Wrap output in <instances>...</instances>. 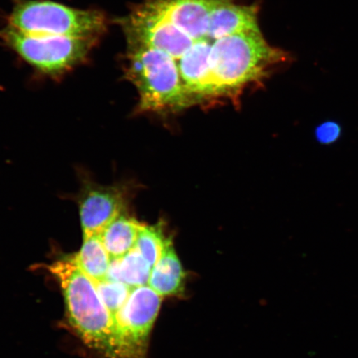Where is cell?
<instances>
[{
	"label": "cell",
	"instance_id": "6da1fadb",
	"mask_svg": "<svg viewBox=\"0 0 358 358\" xmlns=\"http://www.w3.org/2000/svg\"><path fill=\"white\" fill-rule=\"evenodd\" d=\"M48 268L59 282L70 323L85 343L107 358H124L113 317L95 281L78 266L73 255Z\"/></svg>",
	"mask_w": 358,
	"mask_h": 358
},
{
	"label": "cell",
	"instance_id": "9c48e42d",
	"mask_svg": "<svg viewBox=\"0 0 358 358\" xmlns=\"http://www.w3.org/2000/svg\"><path fill=\"white\" fill-rule=\"evenodd\" d=\"M152 268L136 248L125 256L111 259L106 280L120 282L131 288L148 285Z\"/></svg>",
	"mask_w": 358,
	"mask_h": 358
},
{
	"label": "cell",
	"instance_id": "4fadbf2b",
	"mask_svg": "<svg viewBox=\"0 0 358 358\" xmlns=\"http://www.w3.org/2000/svg\"><path fill=\"white\" fill-rule=\"evenodd\" d=\"M315 138L320 144L329 146L337 143L343 136L341 124L335 120H325L317 125L315 131Z\"/></svg>",
	"mask_w": 358,
	"mask_h": 358
},
{
	"label": "cell",
	"instance_id": "5b68a950",
	"mask_svg": "<svg viewBox=\"0 0 358 358\" xmlns=\"http://www.w3.org/2000/svg\"><path fill=\"white\" fill-rule=\"evenodd\" d=\"M162 297L150 286L134 288L114 317L124 358H140L159 311Z\"/></svg>",
	"mask_w": 358,
	"mask_h": 358
},
{
	"label": "cell",
	"instance_id": "52a82bcc",
	"mask_svg": "<svg viewBox=\"0 0 358 358\" xmlns=\"http://www.w3.org/2000/svg\"><path fill=\"white\" fill-rule=\"evenodd\" d=\"M185 282V272L171 241L164 248L159 262L152 268L148 286L161 297L171 296L182 292Z\"/></svg>",
	"mask_w": 358,
	"mask_h": 358
},
{
	"label": "cell",
	"instance_id": "3957f363",
	"mask_svg": "<svg viewBox=\"0 0 358 358\" xmlns=\"http://www.w3.org/2000/svg\"><path fill=\"white\" fill-rule=\"evenodd\" d=\"M8 24L29 34L99 39L107 28L104 13L83 10L48 0H19Z\"/></svg>",
	"mask_w": 358,
	"mask_h": 358
},
{
	"label": "cell",
	"instance_id": "ba28073f",
	"mask_svg": "<svg viewBox=\"0 0 358 358\" xmlns=\"http://www.w3.org/2000/svg\"><path fill=\"white\" fill-rule=\"evenodd\" d=\"M144 226L124 213L112 222L100 235L110 259L122 257L136 248Z\"/></svg>",
	"mask_w": 358,
	"mask_h": 358
},
{
	"label": "cell",
	"instance_id": "277c9868",
	"mask_svg": "<svg viewBox=\"0 0 358 358\" xmlns=\"http://www.w3.org/2000/svg\"><path fill=\"white\" fill-rule=\"evenodd\" d=\"M0 39L40 73L59 78L87 59L98 40L34 35L7 24Z\"/></svg>",
	"mask_w": 358,
	"mask_h": 358
},
{
	"label": "cell",
	"instance_id": "30bf717a",
	"mask_svg": "<svg viewBox=\"0 0 358 358\" xmlns=\"http://www.w3.org/2000/svg\"><path fill=\"white\" fill-rule=\"evenodd\" d=\"M78 266L95 282L106 280L111 259L100 235L83 239L80 252L73 255Z\"/></svg>",
	"mask_w": 358,
	"mask_h": 358
},
{
	"label": "cell",
	"instance_id": "7c38bea8",
	"mask_svg": "<svg viewBox=\"0 0 358 358\" xmlns=\"http://www.w3.org/2000/svg\"><path fill=\"white\" fill-rule=\"evenodd\" d=\"M98 293L112 317H115L124 306L134 288L120 282L103 280L95 282Z\"/></svg>",
	"mask_w": 358,
	"mask_h": 358
},
{
	"label": "cell",
	"instance_id": "7a4b0ae2",
	"mask_svg": "<svg viewBox=\"0 0 358 358\" xmlns=\"http://www.w3.org/2000/svg\"><path fill=\"white\" fill-rule=\"evenodd\" d=\"M124 77L137 89L138 113L179 110L194 105L171 58L157 49L127 43Z\"/></svg>",
	"mask_w": 358,
	"mask_h": 358
},
{
	"label": "cell",
	"instance_id": "8fae6325",
	"mask_svg": "<svg viewBox=\"0 0 358 358\" xmlns=\"http://www.w3.org/2000/svg\"><path fill=\"white\" fill-rule=\"evenodd\" d=\"M172 240L164 234L162 225L144 226L138 236L136 248L153 268L162 256L164 250Z\"/></svg>",
	"mask_w": 358,
	"mask_h": 358
},
{
	"label": "cell",
	"instance_id": "8992f818",
	"mask_svg": "<svg viewBox=\"0 0 358 358\" xmlns=\"http://www.w3.org/2000/svg\"><path fill=\"white\" fill-rule=\"evenodd\" d=\"M79 212L83 239L101 235L124 213L127 198L122 187L102 186L85 180L79 195Z\"/></svg>",
	"mask_w": 358,
	"mask_h": 358
}]
</instances>
